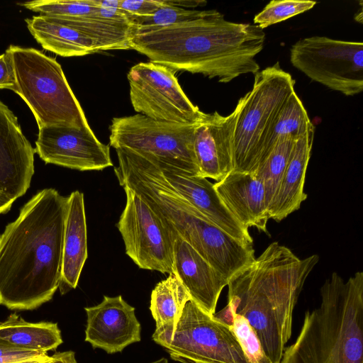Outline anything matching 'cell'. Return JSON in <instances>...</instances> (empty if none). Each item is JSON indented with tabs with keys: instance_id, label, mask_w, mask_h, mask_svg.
<instances>
[{
	"instance_id": "obj_14",
	"label": "cell",
	"mask_w": 363,
	"mask_h": 363,
	"mask_svg": "<svg viewBox=\"0 0 363 363\" xmlns=\"http://www.w3.org/2000/svg\"><path fill=\"white\" fill-rule=\"evenodd\" d=\"M85 341L108 354L122 352L141 340V325L135 308L123 297L104 296L98 305L85 307Z\"/></svg>"
},
{
	"instance_id": "obj_33",
	"label": "cell",
	"mask_w": 363,
	"mask_h": 363,
	"mask_svg": "<svg viewBox=\"0 0 363 363\" xmlns=\"http://www.w3.org/2000/svg\"><path fill=\"white\" fill-rule=\"evenodd\" d=\"M1 89L11 90L17 94L18 93L13 57L8 48L4 53L0 55V89Z\"/></svg>"
},
{
	"instance_id": "obj_15",
	"label": "cell",
	"mask_w": 363,
	"mask_h": 363,
	"mask_svg": "<svg viewBox=\"0 0 363 363\" xmlns=\"http://www.w3.org/2000/svg\"><path fill=\"white\" fill-rule=\"evenodd\" d=\"M239 111L223 116L203 113L196 123L193 148L200 176L219 182L233 169V135Z\"/></svg>"
},
{
	"instance_id": "obj_38",
	"label": "cell",
	"mask_w": 363,
	"mask_h": 363,
	"mask_svg": "<svg viewBox=\"0 0 363 363\" xmlns=\"http://www.w3.org/2000/svg\"><path fill=\"white\" fill-rule=\"evenodd\" d=\"M150 363H169V362H168L167 359L162 357V358H160L156 361H154V362H150Z\"/></svg>"
},
{
	"instance_id": "obj_1",
	"label": "cell",
	"mask_w": 363,
	"mask_h": 363,
	"mask_svg": "<svg viewBox=\"0 0 363 363\" xmlns=\"http://www.w3.org/2000/svg\"><path fill=\"white\" fill-rule=\"evenodd\" d=\"M68 196L37 192L0 234V304L33 310L59 289Z\"/></svg>"
},
{
	"instance_id": "obj_8",
	"label": "cell",
	"mask_w": 363,
	"mask_h": 363,
	"mask_svg": "<svg viewBox=\"0 0 363 363\" xmlns=\"http://www.w3.org/2000/svg\"><path fill=\"white\" fill-rule=\"evenodd\" d=\"M195 125L155 121L140 113L115 117L109 146L200 176L193 148Z\"/></svg>"
},
{
	"instance_id": "obj_18",
	"label": "cell",
	"mask_w": 363,
	"mask_h": 363,
	"mask_svg": "<svg viewBox=\"0 0 363 363\" xmlns=\"http://www.w3.org/2000/svg\"><path fill=\"white\" fill-rule=\"evenodd\" d=\"M173 247L172 272L189 292L191 301L212 317L228 281L177 234Z\"/></svg>"
},
{
	"instance_id": "obj_5",
	"label": "cell",
	"mask_w": 363,
	"mask_h": 363,
	"mask_svg": "<svg viewBox=\"0 0 363 363\" xmlns=\"http://www.w3.org/2000/svg\"><path fill=\"white\" fill-rule=\"evenodd\" d=\"M320 292L279 363H363V272L346 282L333 272Z\"/></svg>"
},
{
	"instance_id": "obj_27",
	"label": "cell",
	"mask_w": 363,
	"mask_h": 363,
	"mask_svg": "<svg viewBox=\"0 0 363 363\" xmlns=\"http://www.w3.org/2000/svg\"><path fill=\"white\" fill-rule=\"evenodd\" d=\"M294 145L293 138L279 140L267 158L253 172L264 186L268 209L280 186Z\"/></svg>"
},
{
	"instance_id": "obj_34",
	"label": "cell",
	"mask_w": 363,
	"mask_h": 363,
	"mask_svg": "<svg viewBox=\"0 0 363 363\" xmlns=\"http://www.w3.org/2000/svg\"><path fill=\"white\" fill-rule=\"evenodd\" d=\"M67 351L55 352L52 356L48 354L28 360L9 363H64Z\"/></svg>"
},
{
	"instance_id": "obj_6",
	"label": "cell",
	"mask_w": 363,
	"mask_h": 363,
	"mask_svg": "<svg viewBox=\"0 0 363 363\" xmlns=\"http://www.w3.org/2000/svg\"><path fill=\"white\" fill-rule=\"evenodd\" d=\"M18 93L31 110L38 128H89L84 112L53 57L32 48L11 45Z\"/></svg>"
},
{
	"instance_id": "obj_2",
	"label": "cell",
	"mask_w": 363,
	"mask_h": 363,
	"mask_svg": "<svg viewBox=\"0 0 363 363\" xmlns=\"http://www.w3.org/2000/svg\"><path fill=\"white\" fill-rule=\"evenodd\" d=\"M266 35L253 23L225 19L211 9L204 17L164 27H137L130 45L150 61L174 72L200 74L228 83L260 67L255 57Z\"/></svg>"
},
{
	"instance_id": "obj_16",
	"label": "cell",
	"mask_w": 363,
	"mask_h": 363,
	"mask_svg": "<svg viewBox=\"0 0 363 363\" xmlns=\"http://www.w3.org/2000/svg\"><path fill=\"white\" fill-rule=\"evenodd\" d=\"M35 153L18 118L0 101V191L15 200L26 194L35 172Z\"/></svg>"
},
{
	"instance_id": "obj_30",
	"label": "cell",
	"mask_w": 363,
	"mask_h": 363,
	"mask_svg": "<svg viewBox=\"0 0 363 363\" xmlns=\"http://www.w3.org/2000/svg\"><path fill=\"white\" fill-rule=\"evenodd\" d=\"M231 330L235 335L249 363H272L248 320L234 314Z\"/></svg>"
},
{
	"instance_id": "obj_13",
	"label": "cell",
	"mask_w": 363,
	"mask_h": 363,
	"mask_svg": "<svg viewBox=\"0 0 363 363\" xmlns=\"http://www.w3.org/2000/svg\"><path fill=\"white\" fill-rule=\"evenodd\" d=\"M38 130L35 151L47 164L79 171H99L113 166L109 145L100 142L90 127L55 125Z\"/></svg>"
},
{
	"instance_id": "obj_26",
	"label": "cell",
	"mask_w": 363,
	"mask_h": 363,
	"mask_svg": "<svg viewBox=\"0 0 363 363\" xmlns=\"http://www.w3.org/2000/svg\"><path fill=\"white\" fill-rule=\"evenodd\" d=\"M313 126L302 101L296 91H293L275 115L267 131L257 167L279 140L287 138L295 140Z\"/></svg>"
},
{
	"instance_id": "obj_35",
	"label": "cell",
	"mask_w": 363,
	"mask_h": 363,
	"mask_svg": "<svg viewBox=\"0 0 363 363\" xmlns=\"http://www.w3.org/2000/svg\"><path fill=\"white\" fill-rule=\"evenodd\" d=\"M163 1L166 4L186 9H190L198 6H204L207 3L206 1L202 0H163Z\"/></svg>"
},
{
	"instance_id": "obj_36",
	"label": "cell",
	"mask_w": 363,
	"mask_h": 363,
	"mask_svg": "<svg viewBox=\"0 0 363 363\" xmlns=\"http://www.w3.org/2000/svg\"><path fill=\"white\" fill-rule=\"evenodd\" d=\"M16 200L0 191V214L6 213Z\"/></svg>"
},
{
	"instance_id": "obj_24",
	"label": "cell",
	"mask_w": 363,
	"mask_h": 363,
	"mask_svg": "<svg viewBox=\"0 0 363 363\" xmlns=\"http://www.w3.org/2000/svg\"><path fill=\"white\" fill-rule=\"evenodd\" d=\"M19 5L86 33L94 32L106 19V9L100 0H35Z\"/></svg>"
},
{
	"instance_id": "obj_17",
	"label": "cell",
	"mask_w": 363,
	"mask_h": 363,
	"mask_svg": "<svg viewBox=\"0 0 363 363\" xmlns=\"http://www.w3.org/2000/svg\"><path fill=\"white\" fill-rule=\"evenodd\" d=\"M150 163L160 169L164 179L177 193L208 220L236 240L252 245L248 229L228 211L216 193L213 183L206 178L191 176L185 171L164 163Z\"/></svg>"
},
{
	"instance_id": "obj_21",
	"label": "cell",
	"mask_w": 363,
	"mask_h": 363,
	"mask_svg": "<svg viewBox=\"0 0 363 363\" xmlns=\"http://www.w3.org/2000/svg\"><path fill=\"white\" fill-rule=\"evenodd\" d=\"M314 132L313 126L294 140L280 186L269 208V218L277 222L298 210L307 199L303 187Z\"/></svg>"
},
{
	"instance_id": "obj_4",
	"label": "cell",
	"mask_w": 363,
	"mask_h": 363,
	"mask_svg": "<svg viewBox=\"0 0 363 363\" xmlns=\"http://www.w3.org/2000/svg\"><path fill=\"white\" fill-rule=\"evenodd\" d=\"M114 172L120 186L140 196L178 236L189 244L228 281L252 264V244L236 240L214 225L167 182L155 164L116 150Z\"/></svg>"
},
{
	"instance_id": "obj_37",
	"label": "cell",
	"mask_w": 363,
	"mask_h": 363,
	"mask_svg": "<svg viewBox=\"0 0 363 363\" xmlns=\"http://www.w3.org/2000/svg\"><path fill=\"white\" fill-rule=\"evenodd\" d=\"M64 363H77L75 353L73 351H67V354Z\"/></svg>"
},
{
	"instance_id": "obj_22",
	"label": "cell",
	"mask_w": 363,
	"mask_h": 363,
	"mask_svg": "<svg viewBox=\"0 0 363 363\" xmlns=\"http://www.w3.org/2000/svg\"><path fill=\"white\" fill-rule=\"evenodd\" d=\"M191 296L173 273L158 282L151 293L150 310L155 321L152 338L162 346L169 342Z\"/></svg>"
},
{
	"instance_id": "obj_3",
	"label": "cell",
	"mask_w": 363,
	"mask_h": 363,
	"mask_svg": "<svg viewBox=\"0 0 363 363\" xmlns=\"http://www.w3.org/2000/svg\"><path fill=\"white\" fill-rule=\"evenodd\" d=\"M319 257L301 259L278 242L228 283V305L245 317L266 355L279 363L292 333L293 313L303 285Z\"/></svg>"
},
{
	"instance_id": "obj_32",
	"label": "cell",
	"mask_w": 363,
	"mask_h": 363,
	"mask_svg": "<svg viewBox=\"0 0 363 363\" xmlns=\"http://www.w3.org/2000/svg\"><path fill=\"white\" fill-rule=\"evenodd\" d=\"M48 354L15 347L0 339V363H9L31 359Z\"/></svg>"
},
{
	"instance_id": "obj_11",
	"label": "cell",
	"mask_w": 363,
	"mask_h": 363,
	"mask_svg": "<svg viewBox=\"0 0 363 363\" xmlns=\"http://www.w3.org/2000/svg\"><path fill=\"white\" fill-rule=\"evenodd\" d=\"M174 74L151 61L133 65L127 78L135 111L158 121L197 123L203 112L187 97Z\"/></svg>"
},
{
	"instance_id": "obj_9",
	"label": "cell",
	"mask_w": 363,
	"mask_h": 363,
	"mask_svg": "<svg viewBox=\"0 0 363 363\" xmlns=\"http://www.w3.org/2000/svg\"><path fill=\"white\" fill-rule=\"evenodd\" d=\"M290 61L311 79L346 96L363 90L362 42L305 38L291 46Z\"/></svg>"
},
{
	"instance_id": "obj_28",
	"label": "cell",
	"mask_w": 363,
	"mask_h": 363,
	"mask_svg": "<svg viewBox=\"0 0 363 363\" xmlns=\"http://www.w3.org/2000/svg\"><path fill=\"white\" fill-rule=\"evenodd\" d=\"M316 4V1L303 0H272L255 16L253 24L262 30L269 26L303 13Z\"/></svg>"
},
{
	"instance_id": "obj_23",
	"label": "cell",
	"mask_w": 363,
	"mask_h": 363,
	"mask_svg": "<svg viewBox=\"0 0 363 363\" xmlns=\"http://www.w3.org/2000/svg\"><path fill=\"white\" fill-rule=\"evenodd\" d=\"M27 28L45 50L62 57H79L100 52L96 41L70 26L33 16L25 19Z\"/></svg>"
},
{
	"instance_id": "obj_10",
	"label": "cell",
	"mask_w": 363,
	"mask_h": 363,
	"mask_svg": "<svg viewBox=\"0 0 363 363\" xmlns=\"http://www.w3.org/2000/svg\"><path fill=\"white\" fill-rule=\"evenodd\" d=\"M182 363H249L231 328L193 301L186 304L169 342L162 345Z\"/></svg>"
},
{
	"instance_id": "obj_20",
	"label": "cell",
	"mask_w": 363,
	"mask_h": 363,
	"mask_svg": "<svg viewBox=\"0 0 363 363\" xmlns=\"http://www.w3.org/2000/svg\"><path fill=\"white\" fill-rule=\"evenodd\" d=\"M87 257V228L84 194L76 190L68 196L59 286L61 294L77 286Z\"/></svg>"
},
{
	"instance_id": "obj_7",
	"label": "cell",
	"mask_w": 363,
	"mask_h": 363,
	"mask_svg": "<svg viewBox=\"0 0 363 363\" xmlns=\"http://www.w3.org/2000/svg\"><path fill=\"white\" fill-rule=\"evenodd\" d=\"M295 80L277 62L255 74L252 89L238 104L233 169L255 172L263 141L275 115L294 89Z\"/></svg>"
},
{
	"instance_id": "obj_12",
	"label": "cell",
	"mask_w": 363,
	"mask_h": 363,
	"mask_svg": "<svg viewBox=\"0 0 363 363\" xmlns=\"http://www.w3.org/2000/svg\"><path fill=\"white\" fill-rule=\"evenodd\" d=\"M123 187L126 203L116 226L125 254L140 269L172 273L176 233L140 196Z\"/></svg>"
},
{
	"instance_id": "obj_31",
	"label": "cell",
	"mask_w": 363,
	"mask_h": 363,
	"mask_svg": "<svg viewBox=\"0 0 363 363\" xmlns=\"http://www.w3.org/2000/svg\"><path fill=\"white\" fill-rule=\"evenodd\" d=\"M118 8L130 16L133 21L152 15L162 5V0H118ZM134 23V22H133Z\"/></svg>"
},
{
	"instance_id": "obj_19",
	"label": "cell",
	"mask_w": 363,
	"mask_h": 363,
	"mask_svg": "<svg viewBox=\"0 0 363 363\" xmlns=\"http://www.w3.org/2000/svg\"><path fill=\"white\" fill-rule=\"evenodd\" d=\"M213 187L228 211L243 226L267 232L270 218L264 189L254 173L232 171L213 184Z\"/></svg>"
},
{
	"instance_id": "obj_25",
	"label": "cell",
	"mask_w": 363,
	"mask_h": 363,
	"mask_svg": "<svg viewBox=\"0 0 363 363\" xmlns=\"http://www.w3.org/2000/svg\"><path fill=\"white\" fill-rule=\"evenodd\" d=\"M0 339L15 347L42 353L56 350L63 342L57 323H30L16 313L0 323Z\"/></svg>"
},
{
	"instance_id": "obj_29",
	"label": "cell",
	"mask_w": 363,
	"mask_h": 363,
	"mask_svg": "<svg viewBox=\"0 0 363 363\" xmlns=\"http://www.w3.org/2000/svg\"><path fill=\"white\" fill-rule=\"evenodd\" d=\"M162 5L152 15L134 20L137 27H164L179 23L193 21L208 14L210 10L186 9L166 4Z\"/></svg>"
}]
</instances>
